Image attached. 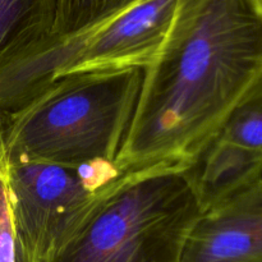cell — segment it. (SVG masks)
Here are the masks:
<instances>
[{
	"mask_svg": "<svg viewBox=\"0 0 262 262\" xmlns=\"http://www.w3.org/2000/svg\"><path fill=\"white\" fill-rule=\"evenodd\" d=\"M142 0H58L53 35L73 37L104 25Z\"/></svg>",
	"mask_w": 262,
	"mask_h": 262,
	"instance_id": "9c48e42d",
	"label": "cell"
},
{
	"mask_svg": "<svg viewBox=\"0 0 262 262\" xmlns=\"http://www.w3.org/2000/svg\"><path fill=\"white\" fill-rule=\"evenodd\" d=\"M256 3H257V5L260 7V9L262 10V0H256Z\"/></svg>",
	"mask_w": 262,
	"mask_h": 262,
	"instance_id": "7c38bea8",
	"label": "cell"
},
{
	"mask_svg": "<svg viewBox=\"0 0 262 262\" xmlns=\"http://www.w3.org/2000/svg\"><path fill=\"white\" fill-rule=\"evenodd\" d=\"M123 177L114 163L64 166L0 161L15 235L17 262H49Z\"/></svg>",
	"mask_w": 262,
	"mask_h": 262,
	"instance_id": "277c9868",
	"label": "cell"
},
{
	"mask_svg": "<svg viewBox=\"0 0 262 262\" xmlns=\"http://www.w3.org/2000/svg\"><path fill=\"white\" fill-rule=\"evenodd\" d=\"M217 138L262 163V82L235 106Z\"/></svg>",
	"mask_w": 262,
	"mask_h": 262,
	"instance_id": "30bf717a",
	"label": "cell"
},
{
	"mask_svg": "<svg viewBox=\"0 0 262 262\" xmlns=\"http://www.w3.org/2000/svg\"><path fill=\"white\" fill-rule=\"evenodd\" d=\"M262 178V163L216 138L194 166V189L202 212L239 193Z\"/></svg>",
	"mask_w": 262,
	"mask_h": 262,
	"instance_id": "52a82bcc",
	"label": "cell"
},
{
	"mask_svg": "<svg viewBox=\"0 0 262 262\" xmlns=\"http://www.w3.org/2000/svg\"><path fill=\"white\" fill-rule=\"evenodd\" d=\"M182 262H262V178L200 215Z\"/></svg>",
	"mask_w": 262,
	"mask_h": 262,
	"instance_id": "8992f818",
	"label": "cell"
},
{
	"mask_svg": "<svg viewBox=\"0 0 262 262\" xmlns=\"http://www.w3.org/2000/svg\"><path fill=\"white\" fill-rule=\"evenodd\" d=\"M0 262H17L15 235L7 188L0 178Z\"/></svg>",
	"mask_w": 262,
	"mask_h": 262,
	"instance_id": "8fae6325",
	"label": "cell"
},
{
	"mask_svg": "<svg viewBox=\"0 0 262 262\" xmlns=\"http://www.w3.org/2000/svg\"><path fill=\"white\" fill-rule=\"evenodd\" d=\"M177 7L178 0H142L94 28L60 77L82 72L145 69L160 51Z\"/></svg>",
	"mask_w": 262,
	"mask_h": 262,
	"instance_id": "5b68a950",
	"label": "cell"
},
{
	"mask_svg": "<svg viewBox=\"0 0 262 262\" xmlns=\"http://www.w3.org/2000/svg\"><path fill=\"white\" fill-rule=\"evenodd\" d=\"M201 214L194 166L124 174L49 262H182Z\"/></svg>",
	"mask_w": 262,
	"mask_h": 262,
	"instance_id": "3957f363",
	"label": "cell"
},
{
	"mask_svg": "<svg viewBox=\"0 0 262 262\" xmlns=\"http://www.w3.org/2000/svg\"><path fill=\"white\" fill-rule=\"evenodd\" d=\"M260 82L256 0H178L160 51L143 69L115 166L123 176L160 165L193 168Z\"/></svg>",
	"mask_w": 262,
	"mask_h": 262,
	"instance_id": "6da1fadb",
	"label": "cell"
},
{
	"mask_svg": "<svg viewBox=\"0 0 262 262\" xmlns=\"http://www.w3.org/2000/svg\"><path fill=\"white\" fill-rule=\"evenodd\" d=\"M143 69L72 73L30 102L0 112V161L83 166L114 163L140 96Z\"/></svg>",
	"mask_w": 262,
	"mask_h": 262,
	"instance_id": "7a4b0ae2",
	"label": "cell"
},
{
	"mask_svg": "<svg viewBox=\"0 0 262 262\" xmlns=\"http://www.w3.org/2000/svg\"><path fill=\"white\" fill-rule=\"evenodd\" d=\"M58 0H0V68L53 35Z\"/></svg>",
	"mask_w": 262,
	"mask_h": 262,
	"instance_id": "ba28073f",
	"label": "cell"
}]
</instances>
